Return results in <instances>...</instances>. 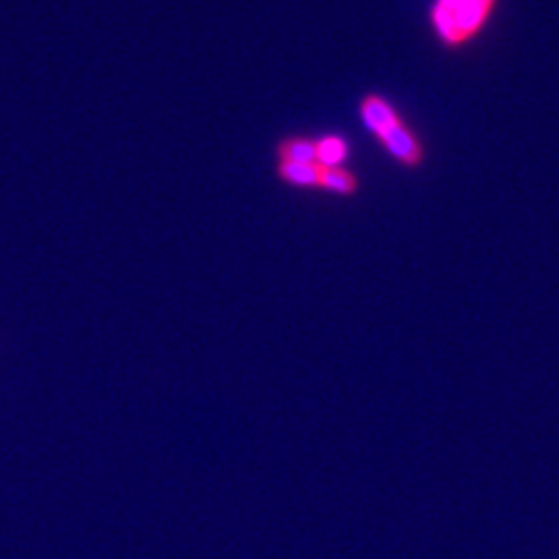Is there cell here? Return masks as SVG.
Returning <instances> with one entry per match:
<instances>
[{"label": "cell", "instance_id": "277c9868", "mask_svg": "<svg viewBox=\"0 0 559 559\" xmlns=\"http://www.w3.org/2000/svg\"><path fill=\"white\" fill-rule=\"evenodd\" d=\"M320 191L336 195V198H357L360 193L359 175L346 166L336 168H323L321 175Z\"/></svg>", "mask_w": 559, "mask_h": 559}, {"label": "cell", "instance_id": "8992f818", "mask_svg": "<svg viewBox=\"0 0 559 559\" xmlns=\"http://www.w3.org/2000/svg\"><path fill=\"white\" fill-rule=\"evenodd\" d=\"M318 145V162L323 168L346 166L350 158V143L340 133H325L316 140Z\"/></svg>", "mask_w": 559, "mask_h": 559}, {"label": "cell", "instance_id": "7a4b0ae2", "mask_svg": "<svg viewBox=\"0 0 559 559\" xmlns=\"http://www.w3.org/2000/svg\"><path fill=\"white\" fill-rule=\"evenodd\" d=\"M496 7L498 0H433L429 20L443 46L460 48L479 36Z\"/></svg>", "mask_w": 559, "mask_h": 559}, {"label": "cell", "instance_id": "3957f363", "mask_svg": "<svg viewBox=\"0 0 559 559\" xmlns=\"http://www.w3.org/2000/svg\"><path fill=\"white\" fill-rule=\"evenodd\" d=\"M323 166L313 164H300V162H276V177L280 182L293 189H320Z\"/></svg>", "mask_w": 559, "mask_h": 559}, {"label": "cell", "instance_id": "6da1fadb", "mask_svg": "<svg viewBox=\"0 0 559 559\" xmlns=\"http://www.w3.org/2000/svg\"><path fill=\"white\" fill-rule=\"evenodd\" d=\"M359 112L365 129L380 141L392 160L406 170H419L427 160V150L392 102L380 94H367L360 100Z\"/></svg>", "mask_w": 559, "mask_h": 559}, {"label": "cell", "instance_id": "5b68a950", "mask_svg": "<svg viewBox=\"0 0 559 559\" xmlns=\"http://www.w3.org/2000/svg\"><path fill=\"white\" fill-rule=\"evenodd\" d=\"M276 162H300V164L318 162L316 140L313 138H302V135H293V138L280 140L278 145H276Z\"/></svg>", "mask_w": 559, "mask_h": 559}]
</instances>
